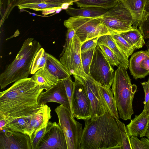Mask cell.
<instances>
[{"instance_id":"1","label":"cell","mask_w":149,"mask_h":149,"mask_svg":"<svg viewBox=\"0 0 149 149\" xmlns=\"http://www.w3.org/2000/svg\"><path fill=\"white\" fill-rule=\"evenodd\" d=\"M44 89L31 77L15 82L0 93V114L7 117V124L18 118L30 116L38 106V97Z\"/></svg>"},{"instance_id":"2","label":"cell","mask_w":149,"mask_h":149,"mask_svg":"<svg viewBox=\"0 0 149 149\" xmlns=\"http://www.w3.org/2000/svg\"><path fill=\"white\" fill-rule=\"evenodd\" d=\"M84 121L80 149H123L118 123L108 111Z\"/></svg>"},{"instance_id":"3","label":"cell","mask_w":149,"mask_h":149,"mask_svg":"<svg viewBox=\"0 0 149 149\" xmlns=\"http://www.w3.org/2000/svg\"><path fill=\"white\" fill-rule=\"evenodd\" d=\"M41 48L40 43L33 38H29L25 40L15 59L0 75L1 89L12 83L28 78L33 59Z\"/></svg>"},{"instance_id":"4","label":"cell","mask_w":149,"mask_h":149,"mask_svg":"<svg viewBox=\"0 0 149 149\" xmlns=\"http://www.w3.org/2000/svg\"><path fill=\"white\" fill-rule=\"evenodd\" d=\"M111 86L120 118L131 120L134 113L132 102L137 86L132 84L126 69L120 66L118 67Z\"/></svg>"},{"instance_id":"5","label":"cell","mask_w":149,"mask_h":149,"mask_svg":"<svg viewBox=\"0 0 149 149\" xmlns=\"http://www.w3.org/2000/svg\"><path fill=\"white\" fill-rule=\"evenodd\" d=\"M63 24L67 29L74 30L81 43L94 38L111 34L107 26L97 18L71 16L64 21Z\"/></svg>"},{"instance_id":"6","label":"cell","mask_w":149,"mask_h":149,"mask_svg":"<svg viewBox=\"0 0 149 149\" xmlns=\"http://www.w3.org/2000/svg\"><path fill=\"white\" fill-rule=\"evenodd\" d=\"M55 111L58 118V124L65 134L67 149H80L82 124L75 120L70 110L63 105L57 107Z\"/></svg>"},{"instance_id":"7","label":"cell","mask_w":149,"mask_h":149,"mask_svg":"<svg viewBox=\"0 0 149 149\" xmlns=\"http://www.w3.org/2000/svg\"><path fill=\"white\" fill-rule=\"evenodd\" d=\"M115 72L97 45L95 49L89 75L99 85L110 88Z\"/></svg>"},{"instance_id":"8","label":"cell","mask_w":149,"mask_h":149,"mask_svg":"<svg viewBox=\"0 0 149 149\" xmlns=\"http://www.w3.org/2000/svg\"><path fill=\"white\" fill-rule=\"evenodd\" d=\"M81 43L75 35L66 48L60 58V61L69 74L79 76L86 74L84 71L81 57Z\"/></svg>"},{"instance_id":"9","label":"cell","mask_w":149,"mask_h":149,"mask_svg":"<svg viewBox=\"0 0 149 149\" xmlns=\"http://www.w3.org/2000/svg\"><path fill=\"white\" fill-rule=\"evenodd\" d=\"M73 75L75 79L72 100L73 116L78 120H87L91 118L90 100L78 76Z\"/></svg>"},{"instance_id":"10","label":"cell","mask_w":149,"mask_h":149,"mask_svg":"<svg viewBox=\"0 0 149 149\" xmlns=\"http://www.w3.org/2000/svg\"><path fill=\"white\" fill-rule=\"evenodd\" d=\"M78 76L84 86L90 100L91 118L102 115L106 111H109L100 95L99 84L86 74Z\"/></svg>"},{"instance_id":"11","label":"cell","mask_w":149,"mask_h":149,"mask_svg":"<svg viewBox=\"0 0 149 149\" xmlns=\"http://www.w3.org/2000/svg\"><path fill=\"white\" fill-rule=\"evenodd\" d=\"M37 149H67L64 132L58 124L49 121Z\"/></svg>"},{"instance_id":"12","label":"cell","mask_w":149,"mask_h":149,"mask_svg":"<svg viewBox=\"0 0 149 149\" xmlns=\"http://www.w3.org/2000/svg\"><path fill=\"white\" fill-rule=\"evenodd\" d=\"M0 131V149H31L29 136L6 129Z\"/></svg>"},{"instance_id":"13","label":"cell","mask_w":149,"mask_h":149,"mask_svg":"<svg viewBox=\"0 0 149 149\" xmlns=\"http://www.w3.org/2000/svg\"><path fill=\"white\" fill-rule=\"evenodd\" d=\"M51 109L46 104L42 103L30 115V123L24 134L28 135L30 139L41 129L47 126L51 118Z\"/></svg>"},{"instance_id":"14","label":"cell","mask_w":149,"mask_h":149,"mask_svg":"<svg viewBox=\"0 0 149 149\" xmlns=\"http://www.w3.org/2000/svg\"><path fill=\"white\" fill-rule=\"evenodd\" d=\"M129 69L134 78H144L149 74V49L134 53L129 61Z\"/></svg>"},{"instance_id":"15","label":"cell","mask_w":149,"mask_h":149,"mask_svg":"<svg viewBox=\"0 0 149 149\" xmlns=\"http://www.w3.org/2000/svg\"><path fill=\"white\" fill-rule=\"evenodd\" d=\"M50 102H54L62 104L71 112L69 101L65 88L62 80H59L57 84L40 95L38 98V104H46Z\"/></svg>"},{"instance_id":"16","label":"cell","mask_w":149,"mask_h":149,"mask_svg":"<svg viewBox=\"0 0 149 149\" xmlns=\"http://www.w3.org/2000/svg\"><path fill=\"white\" fill-rule=\"evenodd\" d=\"M97 19L107 26L111 34H120L136 29L133 26V20L110 17H104Z\"/></svg>"},{"instance_id":"17","label":"cell","mask_w":149,"mask_h":149,"mask_svg":"<svg viewBox=\"0 0 149 149\" xmlns=\"http://www.w3.org/2000/svg\"><path fill=\"white\" fill-rule=\"evenodd\" d=\"M149 120V114L144 109L139 115H135L126 126L130 136L143 137Z\"/></svg>"},{"instance_id":"18","label":"cell","mask_w":149,"mask_h":149,"mask_svg":"<svg viewBox=\"0 0 149 149\" xmlns=\"http://www.w3.org/2000/svg\"><path fill=\"white\" fill-rule=\"evenodd\" d=\"M98 44L108 47L118 58L119 66L127 70L129 66L128 58L118 46L111 34L105 35L99 37Z\"/></svg>"},{"instance_id":"19","label":"cell","mask_w":149,"mask_h":149,"mask_svg":"<svg viewBox=\"0 0 149 149\" xmlns=\"http://www.w3.org/2000/svg\"><path fill=\"white\" fill-rule=\"evenodd\" d=\"M147 0H120L129 11L133 20V26L137 29L140 23Z\"/></svg>"},{"instance_id":"20","label":"cell","mask_w":149,"mask_h":149,"mask_svg":"<svg viewBox=\"0 0 149 149\" xmlns=\"http://www.w3.org/2000/svg\"><path fill=\"white\" fill-rule=\"evenodd\" d=\"M109 9L95 7H85L79 8L69 7L66 13L71 17H81L99 18L102 17Z\"/></svg>"},{"instance_id":"21","label":"cell","mask_w":149,"mask_h":149,"mask_svg":"<svg viewBox=\"0 0 149 149\" xmlns=\"http://www.w3.org/2000/svg\"><path fill=\"white\" fill-rule=\"evenodd\" d=\"M31 77L46 91L56 84L59 81L49 71L46 65L33 74Z\"/></svg>"},{"instance_id":"22","label":"cell","mask_w":149,"mask_h":149,"mask_svg":"<svg viewBox=\"0 0 149 149\" xmlns=\"http://www.w3.org/2000/svg\"><path fill=\"white\" fill-rule=\"evenodd\" d=\"M45 65L49 71L59 80H62L70 76L60 61L48 53Z\"/></svg>"},{"instance_id":"23","label":"cell","mask_w":149,"mask_h":149,"mask_svg":"<svg viewBox=\"0 0 149 149\" xmlns=\"http://www.w3.org/2000/svg\"><path fill=\"white\" fill-rule=\"evenodd\" d=\"M99 85L100 95L109 111L116 119H119L118 110L111 90Z\"/></svg>"},{"instance_id":"24","label":"cell","mask_w":149,"mask_h":149,"mask_svg":"<svg viewBox=\"0 0 149 149\" xmlns=\"http://www.w3.org/2000/svg\"><path fill=\"white\" fill-rule=\"evenodd\" d=\"M120 34L134 50L141 48L145 44L144 37L138 29L131 30Z\"/></svg>"},{"instance_id":"25","label":"cell","mask_w":149,"mask_h":149,"mask_svg":"<svg viewBox=\"0 0 149 149\" xmlns=\"http://www.w3.org/2000/svg\"><path fill=\"white\" fill-rule=\"evenodd\" d=\"M120 0H73V2L80 8L95 7L109 9L116 6Z\"/></svg>"},{"instance_id":"26","label":"cell","mask_w":149,"mask_h":149,"mask_svg":"<svg viewBox=\"0 0 149 149\" xmlns=\"http://www.w3.org/2000/svg\"><path fill=\"white\" fill-rule=\"evenodd\" d=\"M22 0H0V26L8 18L14 8Z\"/></svg>"},{"instance_id":"27","label":"cell","mask_w":149,"mask_h":149,"mask_svg":"<svg viewBox=\"0 0 149 149\" xmlns=\"http://www.w3.org/2000/svg\"><path fill=\"white\" fill-rule=\"evenodd\" d=\"M138 29L144 39L149 38V0H147Z\"/></svg>"},{"instance_id":"28","label":"cell","mask_w":149,"mask_h":149,"mask_svg":"<svg viewBox=\"0 0 149 149\" xmlns=\"http://www.w3.org/2000/svg\"><path fill=\"white\" fill-rule=\"evenodd\" d=\"M73 0H22L17 6L38 3L56 5L61 7L62 9L66 10L69 6L74 4Z\"/></svg>"},{"instance_id":"29","label":"cell","mask_w":149,"mask_h":149,"mask_svg":"<svg viewBox=\"0 0 149 149\" xmlns=\"http://www.w3.org/2000/svg\"><path fill=\"white\" fill-rule=\"evenodd\" d=\"M48 53L41 48L36 53L33 59L31 66V74H34L45 65Z\"/></svg>"},{"instance_id":"30","label":"cell","mask_w":149,"mask_h":149,"mask_svg":"<svg viewBox=\"0 0 149 149\" xmlns=\"http://www.w3.org/2000/svg\"><path fill=\"white\" fill-rule=\"evenodd\" d=\"M30 117H22L13 120L7 124L6 129L24 133L29 123Z\"/></svg>"},{"instance_id":"31","label":"cell","mask_w":149,"mask_h":149,"mask_svg":"<svg viewBox=\"0 0 149 149\" xmlns=\"http://www.w3.org/2000/svg\"><path fill=\"white\" fill-rule=\"evenodd\" d=\"M111 35L118 46L128 58L134 52L133 48L120 34Z\"/></svg>"},{"instance_id":"32","label":"cell","mask_w":149,"mask_h":149,"mask_svg":"<svg viewBox=\"0 0 149 149\" xmlns=\"http://www.w3.org/2000/svg\"><path fill=\"white\" fill-rule=\"evenodd\" d=\"M120 131L123 149H132L130 142V135L125 124L118 119H116Z\"/></svg>"},{"instance_id":"33","label":"cell","mask_w":149,"mask_h":149,"mask_svg":"<svg viewBox=\"0 0 149 149\" xmlns=\"http://www.w3.org/2000/svg\"><path fill=\"white\" fill-rule=\"evenodd\" d=\"M104 56L112 66H118L119 60L114 53L107 46L102 44H98Z\"/></svg>"},{"instance_id":"34","label":"cell","mask_w":149,"mask_h":149,"mask_svg":"<svg viewBox=\"0 0 149 149\" xmlns=\"http://www.w3.org/2000/svg\"><path fill=\"white\" fill-rule=\"evenodd\" d=\"M95 48L91 49L85 52L81 53L83 67L85 73L89 75L90 67L91 64Z\"/></svg>"},{"instance_id":"35","label":"cell","mask_w":149,"mask_h":149,"mask_svg":"<svg viewBox=\"0 0 149 149\" xmlns=\"http://www.w3.org/2000/svg\"><path fill=\"white\" fill-rule=\"evenodd\" d=\"M130 142L132 149H149V139L142 138L139 140L136 136H132L130 137Z\"/></svg>"},{"instance_id":"36","label":"cell","mask_w":149,"mask_h":149,"mask_svg":"<svg viewBox=\"0 0 149 149\" xmlns=\"http://www.w3.org/2000/svg\"><path fill=\"white\" fill-rule=\"evenodd\" d=\"M62 80L64 84L70 103L71 112L73 116L72 108V100L74 87V82L72 81L70 76Z\"/></svg>"},{"instance_id":"37","label":"cell","mask_w":149,"mask_h":149,"mask_svg":"<svg viewBox=\"0 0 149 149\" xmlns=\"http://www.w3.org/2000/svg\"><path fill=\"white\" fill-rule=\"evenodd\" d=\"M99 37L94 38L87 40L81 43V53L85 52L91 49L95 48L97 45Z\"/></svg>"},{"instance_id":"38","label":"cell","mask_w":149,"mask_h":149,"mask_svg":"<svg viewBox=\"0 0 149 149\" xmlns=\"http://www.w3.org/2000/svg\"><path fill=\"white\" fill-rule=\"evenodd\" d=\"M46 127H45L38 131L30 139L31 149H37L39 142L46 132Z\"/></svg>"},{"instance_id":"39","label":"cell","mask_w":149,"mask_h":149,"mask_svg":"<svg viewBox=\"0 0 149 149\" xmlns=\"http://www.w3.org/2000/svg\"><path fill=\"white\" fill-rule=\"evenodd\" d=\"M145 94V100L143 102L144 107L143 109L149 114V80L141 83Z\"/></svg>"},{"instance_id":"40","label":"cell","mask_w":149,"mask_h":149,"mask_svg":"<svg viewBox=\"0 0 149 149\" xmlns=\"http://www.w3.org/2000/svg\"><path fill=\"white\" fill-rule=\"evenodd\" d=\"M76 35L75 32L74 30L72 28H69L68 29L66 35V39L65 44L63 46V51L61 54V56L66 48L70 43L71 41Z\"/></svg>"},{"instance_id":"41","label":"cell","mask_w":149,"mask_h":149,"mask_svg":"<svg viewBox=\"0 0 149 149\" xmlns=\"http://www.w3.org/2000/svg\"><path fill=\"white\" fill-rule=\"evenodd\" d=\"M146 136L149 139V120L148 121L147 128L146 131L144 133L143 137Z\"/></svg>"}]
</instances>
